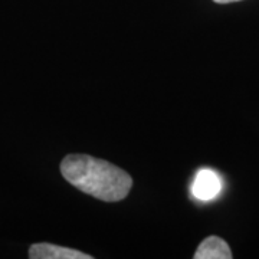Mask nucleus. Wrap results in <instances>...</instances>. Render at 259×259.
Segmentation results:
<instances>
[{
	"mask_svg": "<svg viewBox=\"0 0 259 259\" xmlns=\"http://www.w3.org/2000/svg\"><path fill=\"white\" fill-rule=\"evenodd\" d=\"M29 258L32 259H93L91 255L81 250L58 246L54 243H35L29 248Z\"/></svg>",
	"mask_w": 259,
	"mask_h": 259,
	"instance_id": "7ed1b4c3",
	"label": "nucleus"
},
{
	"mask_svg": "<svg viewBox=\"0 0 259 259\" xmlns=\"http://www.w3.org/2000/svg\"><path fill=\"white\" fill-rule=\"evenodd\" d=\"M222 190V180L213 170L203 168L194 177L192 194L199 200H212Z\"/></svg>",
	"mask_w": 259,
	"mask_h": 259,
	"instance_id": "f03ea898",
	"label": "nucleus"
},
{
	"mask_svg": "<svg viewBox=\"0 0 259 259\" xmlns=\"http://www.w3.org/2000/svg\"><path fill=\"white\" fill-rule=\"evenodd\" d=\"M194 259H231L232 250L229 245L219 236L206 238L193 255Z\"/></svg>",
	"mask_w": 259,
	"mask_h": 259,
	"instance_id": "20e7f679",
	"label": "nucleus"
},
{
	"mask_svg": "<svg viewBox=\"0 0 259 259\" xmlns=\"http://www.w3.org/2000/svg\"><path fill=\"white\" fill-rule=\"evenodd\" d=\"M216 3H221V5H225V3H233V2H241V0H213Z\"/></svg>",
	"mask_w": 259,
	"mask_h": 259,
	"instance_id": "39448f33",
	"label": "nucleus"
},
{
	"mask_svg": "<svg viewBox=\"0 0 259 259\" xmlns=\"http://www.w3.org/2000/svg\"><path fill=\"white\" fill-rule=\"evenodd\" d=\"M66 182L104 202H120L131 190L133 179L110 161L88 154H69L61 163Z\"/></svg>",
	"mask_w": 259,
	"mask_h": 259,
	"instance_id": "f257e3e1",
	"label": "nucleus"
}]
</instances>
